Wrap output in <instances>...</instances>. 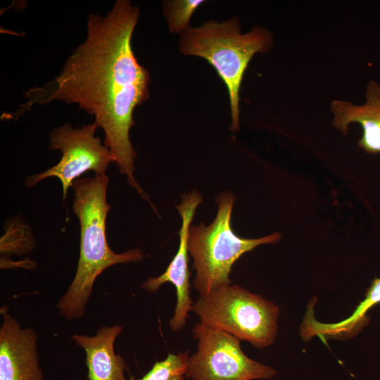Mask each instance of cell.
<instances>
[{
  "instance_id": "obj_1",
  "label": "cell",
  "mask_w": 380,
  "mask_h": 380,
  "mask_svg": "<svg viewBox=\"0 0 380 380\" xmlns=\"http://www.w3.org/2000/svg\"><path fill=\"white\" fill-rule=\"evenodd\" d=\"M139 16V8L129 0H117L105 15L90 14L83 42L72 51L56 77L25 93L26 101L13 117L34 105L57 101L77 104L103 129V144L120 172L150 201L134 175L136 152L129 139L135 124L134 110L150 98L149 72L139 63L132 46Z\"/></svg>"
},
{
  "instance_id": "obj_2",
  "label": "cell",
  "mask_w": 380,
  "mask_h": 380,
  "mask_svg": "<svg viewBox=\"0 0 380 380\" xmlns=\"http://www.w3.org/2000/svg\"><path fill=\"white\" fill-rule=\"evenodd\" d=\"M108 186L106 175L80 177L72 184V210L80 227V256L75 275L56 304L59 315L69 321L84 315L94 281L105 270L144 258L138 248L116 253L110 248L106 238V219L111 208L107 201Z\"/></svg>"
},
{
  "instance_id": "obj_3",
  "label": "cell",
  "mask_w": 380,
  "mask_h": 380,
  "mask_svg": "<svg viewBox=\"0 0 380 380\" xmlns=\"http://www.w3.org/2000/svg\"><path fill=\"white\" fill-rule=\"evenodd\" d=\"M180 36L179 51L186 56L204 58L224 82L232 117L229 129L238 132L240 89L244 72L255 54L271 49L274 44L272 33L260 26L242 33L239 20L234 17L222 22L210 20L195 27L190 26Z\"/></svg>"
},
{
  "instance_id": "obj_4",
  "label": "cell",
  "mask_w": 380,
  "mask_h": 380,
  "mask_svg": "<svg viewBox=\"0 0 380 380\" xmlns=\"http://www.w3.org/2000/svg\"><path fill=\"white\" fill-rule=\"evenodd\" d=\"M235 197L224 191L216 197L218 210L208 226L203 223L190 227L188 250L194 260L196 277L193 284L200 296L231 284L232 265L244 253L262 244L277 242L279 233L258 239L238 236L232 230L231 217Z\"/></svg>"
},
{
  "instance_id": "obj_5",
  "label": "cell",
  "mask_w": 380,
  "mask_h": 380,
  "mask_svg": "<svg viewBox=\"0 0 380 380\" xmlns=\"http://www.w3.org/2000/svg\"><path fill=\"white\" fill-rule=\"evenodd\" d=\"M191 311L200 322L246 341L256 348L270 346L277 336L279 308L239 285L200 296Z\"/></svg>"
},
{
  "instance_id": "obj_6",
  "label": "cell",
  "mask_w": 380,
  "mask_h": 380,
  "mask_svg": "<svg viewBox=\"0 0 380 380\" xmlns=\"http://www.w3.org/2000/svg\"><path fill=\"white\" fill-rule=\"evenodd\" d=\"M197 351L189 357L186 378L191 380L271 379L277 372L249 358L241 340L201 322L192 328Z\"/></svg>"
},
{
  "instance_id": "obj_7",
  "label": "cell",
  "mask_w": 380,
  "mask_h": 380,
  "mask_svg": "<svg viewBox=\"0 0 380 380\" xmlns=\"http://www.w3.org/2000/svg\"><path fill=\"white\" fill-rule=\"evenodd\" d=\"M99 127L93 122L80 127L66 123L52 129L49 134V149L62 153L58 163L46 170L27 177L25 184L32 187L49 177L58 178L62 185L63 198L73 182L87 171L106 175L113 158L109 149L96 137Z\"/></svg>"
},
{
  "instance_id": "obj_8",
  "label": "cell",
  "mask_w": 380,
  "mask_h": 380,
  "mask_svg": "<svg viewBox=\"0 0 380 380\" xmlns=\"http://www.w3.org/2000/svg\"><path fill=\"white\" fill-rule=\"evenodd\" d=\"M202 196L196 191L182 196V203L176 208L182 217V226L179 232V248L166 270L160 276L150 277L141 288L154 293L165 283L170 282L176 289L177 303L170 327L173 331L181 330L186 324L189 312L192 310L194 302L190 296V276L189 270L188 237L190 224L195 211L202 202Z\"/></svg>"
},
{
  "instance_id": "obj_9",
  "label": "cell",
  "mask_w": 380,
  "mask_h": 380,
  "mask_svg": "<svg viewBox=\"0 0 380 380\" xmlns=\"http://www.w3.org/2000/svg\"><path fill=\"white\" fill-rule=\"evenodd\" d=\"M0 327V380H44L39 364L37 335L1 308Z\"/></svg>"
},
{
  "instance_id": "obj_10",
  "label": "cell",
  "mask_w": 380,
  "mask_h": 380,
  "mask_svg": "<svg viewBox=\"0 0 380 380\" xmlns=\"http://www.w3.org/2000/svg\"><path fill=\"white\" fill-rule=\"evenodd\" d=\"M365 99V102L360 105L343 100L332 101V125L346 135L351 123H359L362 134L358 146L367 153H380V85L376 82H368Z\"/></svg>"
},
{
  "instance_id": "obj_11",
  "label": "cell",
  "mask_w": 380,
  "mask_h": 380,
  "mask_svg": "<svg viewBox=\"0 0 380 380\" xmlns=\"http://www.w3.org/2000/svg\"><path fill=\"white\" fill-rule=\"evenodd\" d=\"M120 324L101 327L94 336L74 334L71 339L86 355L89 380H127L125 359L114 351V343L122 332Z\"/></svg>"
},
{
  "instance_id": "obj_12",
  "label": "cell",
  "mask_w": 380,
  "mask_h": 380,
  "mask_svg": "<svg viewBox=\"0 0 380 380\" xmlns=\"http://www.w3.org/2000/svg\"><path fill=\"white\" fill-rule=\"evenodd\" d=\"M380 303V277L375 278L367 289L365 298L347 319L337 323L317 321L308 310L300 327V335L305 340L314 336L326 338H346L357 334L369 322L368 311Z\"/></svg>"
},
{
  "instance_id": "obj_13",
  "label": "cell",
  "mask_w": 380,
  "mask_h": 380,
  "mask_svg": "<svg viewBox=\"0 0 380 380\" xmlns=\"http://www.w3.org/2000/svg\"><path fill=\"white\" fill-rule=\"evenodd\" d=\"M189 350L177 354L169 353L165 359L157 361L141 379L130 376L129 380H184L186 378Z\"/></svg>"
},
{
  "instance_id": "obj_14",
  "label": "cell",
  "mask_w": 380,
  "mask_h": 380,
  "mask_svg": "<svg viewBox=\"0 0 380 380\" xmlns=\"http://www.w3.org/2000/svg\"><path fill=\"white\" fill-rule=\"evenodd\" d=\"M204 1L173 0L163 3V13L169 30L173 34H182L189 27L193 13Z\"/></svg>"
},
{
  "instance_id": "obj_15",
  "label": "cell",
  "mask_w": 380,
  "mask_h": 380,
  "mask_svg": "<svg viewBox=\"0 0 380 380\" xmlns=\"http://www.w3.org/2000/svg\"><path fill=\"white\" fill-rule=\"evenodd\" d=\"M12 223L13 225L8 226L6 233L1 239V253H27L33 246L30 231L20 222Z\"/></svg>"
}]
</instances>
